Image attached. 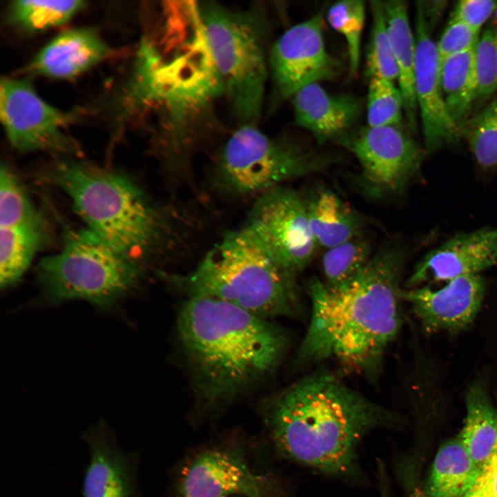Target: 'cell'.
Segmentation results:
<instances>
[{"label":"cell","instance_id":"f546056e","mask_svg":"<svg viewBox=\"0 0 497 497\" xmlns=\"http://www.w3.org/2000/svg\"><path fill=\"white\" fill-rule=\"evenodd\" d=\"M462 136L480 166H497V97L469 117L462 127Z\"/></svg>","mask_w":497,"mask_h":497},{"label":"cell","instance_id":"9c48e42d","mask_svg":"<svg viewBox=\"0 0 497 497\" xmlns=\"http://www.w3.org/2000/svg\"><path fill=\"white\" fill-rule=\"evenodd\" d=\"M361 167L364 191L374 197L403 192L419 171L424 150L401 126H362L337 139Z\"/></svg>","mask_w":497,"mask_h":497},{"label":"cell","instance_id":"8d00e7d4","mask_svg":"<svg viewBox=\"0 0 497 497\" xmlns=\"http://www.w3.org/2000/svg\"><path fill=\"white\" fill-rule=\"evenodd\" d=\"M424 17L431 30L440 19L447 6L446 1H419Z\"/></svg>","mask_w":497,"mask_h":497},{"label":"cell","instance_id":"74e56055","mask_svg":"<svg viewBox=\"0 0 497 497\" xmlns=\"http://www.w3.org/2000/svg\"><path fill=\"white\" fill-rule=\"evenodd\" d=\"M382 466L380 465L379 467V476L380 483V493L381 497H389L387 482L385 480V476L383 471Z\"/></svg>","mask_w":497,"mask_h":497},{"label":"cell","instance_id":"ac0fdd59","mask_svg":"<svg viewBox=\"0 0 497 497\" xmlns=\"http://www.w3.org/2000/svg\"><path fill=\"white\" fill-rule=\"evenodd\" d=\"M292 98L296 124L320 143L338 139L351 130L362 110L357 97L331 94L319 83L303 87Z\"/></svg>","mask_w":497,"mask_h":497},{"label":"cell","instance_id":"83f0119b","mask_svg":"<svg viewBox=\"0 0 497 497\" xmlns=\"http://www.w3.org/2000/svg\"><path fill=\"white\" fill-rule=\"evenodd\" d=\"M325 16L331 27L345 40L349 69L354 76L360 64L361 40L366 17L365 3L360 0L339 1L328 8Z\"/></svg>","mask_w":497,"mask_h":497},{"label":"cell","instance_id":"d590c367","mask_svg":"<svg viewBox=\"0 0 497 497\" xmlns=\"http://www.w3.org/2000/svg\"><path fill=\"white\" fill-rule=\"evenodd\" d=\"M462 497H497V444L475 482Z\"/></svg>","mask_w":497,"mask_h":497},{"label":"cell","instance_id":"1f68e13d","mask_svg":"<svg viewBox=\"0 0 497 497\" xmlns=\"http://www.w3.org/2000/svg\"><path fill=\"white\" fill-rule=\"evenodd\" d=\"M401 92L395 82L369 78L367 100V126H401L404 117Z\"/></svg>","mask_w":497,"mask_h":497},{"label":"cell","instance_id":"603a6c76","mask_svg":"<svg viewBox=\"0 0 497 497\" xmlns=\"http://www.w3.org/2000/svg\"><path fill=\"white\" fill-rule=\"evenodd\" d=\"M480 471L459 436L453 438L437 451L426 485V497H462Z\"/></svg>","mask_w":497,"mask_h":497},{"label":"cell","instance_id":"484cf974","mask_svg":"<svg viewBox=\"0 0 497 497\" xmlns=\"http://www.w3.org/2000/svg\"><path fill=\"white\" fill-rule=\"evenodd\" d=\"M373 255L371 244L362 234L327 250L322 257L325 284L340 286L354 278Z\"/></svg>","mask_w":497,"mask_h":497},{"label":"cell","instance_id":"4dcf8cb0","mask_svg":"<svg viewBox=\"0 0 497 497\" xmlns=\"http://www.w3.org/2000/svg\"><path fill=\"white\" fill-rule=\"evenodd\" d=\"M22 183L7 164L0 172V228L43 220Z\"/></svg>","mask_w":497,"mask_h":497},{"label":"cell","instance_id":"9a60e30c","mask_svg":"<svg viewBox=\"0 0 497 497\" xmlns=\"http://www.w3.org/2000/svg\"><path fill=\"white\" fill-rule=\"evenodd\" d=\"M485 289L480 274H469L451 280L437 290L423 286L402 291L401 298L411 304L426 331L455 333L475 319Z\"/></svg>","mask_w":497,"mask_h":497},{"label":"cell","instance_id":"3957f363","mask_svg":"<svg viewBox=\"0 0 497 497\" xmlns=\"http://www.w3.org/2000/svg\"><path fill=\"white\" fill-rule=\"evenodd\" d=\"M177 328L198 416L222 409L271 373L287 348L286 333L269 320L208 297L188 298Z\"/></svg>","mask_w":497,"mask_h":497},{"label":"cell","instance_id":"4316f807","mask_svg":"<svg viewBox=\"0 0 497 497\" xmlns=\"http://www.w3.org/2000/svg\"><path fill=\"white\" fill-rule=\"evenodd\" d=\"M84 6L79 0H19L12 3L9 17L21 28L38 31L64 24Z\"/></svg>","mask_w":497,"mask_h":497},{"label":"cell","instance_id":"e575fe53","mask_svg":"<svg viewBox=\"0 0 497 497\" xmlns=\"http://www.w3.org/2000/svg\"><path fill=\"white\" fill-rule=\"evenodd\" d=\"M497 10V1L492 0H462L458 2L451 19L465 23L476 32Z\"/></svg>","mask_w":497,"mask_h":497},{"label":"cell","instance_id":"836d02e7","mask_svg":"<svg viewBox=\"0 0 497 497\" xmlns=\"http://www.w3.org/2000/svg\"><path fill=\"white\" fill-rule=\"evenodd\" d=\"M479 38V32L458 20L451 19L436 43L440 63L451 56L474 48Z\"/></svg>","mask_w":497,"mask_h":497},{"label":"cell","instance_id":"5b68a950","mask_svg":"<svg viewBox=\"0 0 497 497\" xmlns=\"http://www.w3.org/2000/svg\"><path fill=\"white\" fill-rule=\"evenodd\" d=\"M46 179L70 199L86 228L139 262L161 235L157 211L129 178L105 168L76 162H60Z\"/></svg>","mask_w":497,"mask_h":497},{"label":"cell","instance_id":"e0dca14e","mask_svg":"<svg viewBox=\"0 0 497 497\" xmlns=\"http://www.w3.org/2000/svg\"><path fill=\"white\" fill-rule=\"evenodd\" d=\"M90 460L84 483V497H138L136 460L122 451L103 421L84 432Z\"/></svg>","mask_w":497,"mask_h":497},{"label":"cell","instance_id":"ba28073f","mask_svg":"<svg viewBox=\"0 0 497 497\" xmlns=\"http://www.w3.org/2000/svg\"><path fill=\"white\" fill-rule=\"evenodd\" d=\"M332 162L326 155L271 138L247 124L224 146L217 175L232 193L258 196L286 181L320 172Z\"/></svg>","mask_w":497,"mask_h":497},{"label":"cell","instance_id":"7c38bea8","mask_svg":"<svg viewBox=\"0 0 497 497\" xmlns=\"http://www.w3.org/2000/svg\"><path fill=\"white\" fill-rule=\"evenodd\" d=\"M0 117L10 142L20 151L74 148L64 132L68 117L41 99L27 81L1 79Z\"/></svg>","mask_w":497,"mask_h":497},{"label":"cell","instance_id":"d6a6232c","mask_svg":"<svg viewBox=\"0 0 497 497\" xmlns=\"http://www.w3.org/2000/svg\"><path fill=\"white\" fill-rule=\"evenodd\" d=\"M477 77L476 99L489 97L497 91V26L487 27L474 48Z\"/></svg>","mask_w":497,"mask_h":497},{"label":"cell","instance_id":"52a82bcc","mask_svg":"<svg viewBox=\"0 0 497 497\" xmlns=\"http://www.w3.org/2000/svg\"><path fill=\"white\" fill-rule=\"evenodd\" d=\"M198 9L224 92L240 117L252 119L261 110L267 77L260 12L231 10L214 2Z\"/></svg>","mask_w":497,"mask_h":497},{"label":"cell","instance_id":"d4e9b609","mask_svg":"<svg viewBox=\"0 0 497 497\" xmlns=\"http://www.w3.org/2000/svg\"><path fill=\"white\" fill-rule=\"evenodd\" d=\"M474 48L451 56L440 63L444 100L451 118L461 133L477 97Z\"/></svg>","mask_w":497,"mask_h":497},{"label":"cell","instance_id":"7402d4cb","mask_svg":"<svg viewBox=\"0 0 497 497\" xmlns=\"http://www.w3.org/2000/svg\"><path fill=\"white\" fill-rule=\"evenodd\" d=\"M466 416L458 436L473 462L480 470L497 444V410L485 381L479 379L466 396Z\"/></svg>","mask_w":497,"mask_h":497},{"label":"cell","instance_id":"5bb4252c","mask_svg":"<svg viewBox=\"0 0 497 497\" xmlns=\"http://www.w3.org/2000/svg\"><path fill=\"white\" fill-rule=\"evenodd\" d=\"M415 38V95L425 150L431 153L458 144L462 136L446 107L440 84V60L436 43L431 37V30L418 3Z\"/></svg>","mask_w":497,"mask_h":497},{"label":"cell","instance_id":"f1b7e54d","mask_svg":"<svg viewBox=\"0 0 497 497\" xmlns=\"http://www.w3.org/2000/svg\"><path fill=\"white\" fill-rule=\"evenodd\" d=\"M372 26L366 52L367 73L397 82L398 71L389 35L382 1H371Z\"/></svg>","mask_w":497,"mask_h":497},{"label":"cell","instance_id":"277c9868","mask_svg":"<svg viewBox=\"0 0 497 497\" xmlns=\"http://www.w3.org/2000/svg\"><path fill=\"white\" fill-rule=\"evenodd\" d=\"M188 298L217 299L269 320L295 314V277L246 228L227 232L186 275L174 276Z\"/></svg>","mask_w":497,"mask_h":497},{"label":"cell","instance_id":"cb8c5ba5","mask_svg":"<svg viewBox=\"0 0 497 497\" xmlns=\"http://www.w3.org/2000/svg\"><path fill=\"white\" fill-rule=\"evenodd\" d=\"M44 220L0 228V285L8 288L18 282L46 242Z\"/></svg>","mask_w":497,"mask_h":497},{"label":"cell","instance_id":"4fadbf2b","mask_svg":"<svg viewBox=\"0 0 497 497\" xmlns=\"http://www.w3.org/2000/svg\"><path fill=\"white\" fill-rule=\"evenodd\" d=\"M324 12L285 31L273 44L270 68L277 91L292 97L303 87L334 78L339 61L328 52L324 40Z\"/></svg>","mask_w":497,"mask_h":497},{"label":"cell","instance_id":"6da1fadb","mask_svg":"<svg viewBox=\"0 0 497 497\" xmlns=\"http://www.w3.org/2000/svg\"><path fill=\"white\" fill-rule=\"evenodd\" d=\"M271 440L285 458L325 475H360L359 444L371 431L396 418L326 372L309 376L273 397L264 407Z\"/></svg>","mask_w":497,"mask_h":497},{"label":"cell","instance_id":"7a4b0ae2","mask_svg":"<svg viewBox=\"0 0 497 497\" xmlns=\"http://www.w3.org/2000/svg\"><path fill=\"white\" fill-rule=\"evenodd\" d=\"M405 260L403 249L390 243L340 286L311 282V318L300 358L311 362L333 358L375 372L400 327V284Z\"/></svg>","mask_w":497,"mask_h":497},{"label":"cell","instance_id":"2e32d148","mask_svg":"<svg viewBox=\"0 0 497 497\" xmlns=\"http://www.w3.org/2000/svg\"><path fill=\"white\" fill-rule=\"evenodd\" d=\"M497 262V228L459 233L430 251L407 281L409 288L427 282L449 281L479 274Z\"/></svg>","mask_w":497,"mask_h":497},{"label":"cell","instance_id":"30bf717a","mask_svg":"<svg viewBox=\"0 0 497 497\" xmlns=\"http://www.w3.org/2000/svg\"><path fill=\"white\" fill-rule=\"evenodd\" d=\"M244 227L295 277L310 264L318 247L305 199L282 186L257 196Z\"/></svg>","mask_w":497,"mask_h":497},{"label":"cell","instance_id":"ffe728a7","mask_svg":"<svg viewBox=\"0 0 497 497\" xmlns=\"http://www.w3.org/2000/svg\"><path fill=\"white\" fill-rule=\"evenodd\" d=\"M387 29L398 71L404 114L413 133L418 130V110L414 88L416 38L409 22L407 8L402 1H382Z\"/></svg>","mask_w":497,"mask_h":497},{"label":"cell","instance_id":"d6986e66","mask_svg":"<svg viewBox=\"0 0 497 497\" xmlns=\"http://www.w3.org/2000/svg\"><path fill=\"white\" fill-rule=\"evenodd\" d=\"M110 55L105 42L90 29H75L57 36L28 66V72L48 77H74Z\"/></svg>","mask_w":497,"mask_h":497},{"label":"cell","instance_id":"8fae6325","mask_svg":"<svg viewBox=\"0 0 497 497\" xmlns=\"http://www.w3.org/2000/svg\"><path fill=\"white\" fill-rule=\"evenodd\" d=\"M271 482L250 465L239 447L204 449L182 467L175 497H274Z\"/></svg>","mask_w":497,"mask_h":497},{"label":"cell","instance_id":"44dd1931","mask_svg":"<svg viewBox=\"0 0 497 497\" xmlns=\"http://www.w3.org/2000/svg\"><path fill=\"white\" fill-rule=\"evenodd\" d=\"M305 202L318 246L327 250L362 234L358 214L331 190L318 191Z\"/></svg>","mask_w":497,"mask_h":497},{"label":"cell","instance_id":"8992f818","mask_svg":"<svg viewBox=\"0 0 497 497\" xmlns=\"http://www.w3.org/2000/svg\"><path fill=\"white\" fill-rule=\"evenodd\" d=\"M45 298L50 303L83 300L110 309L139 284L143 270L88 228L68 231L62 249L37 268Z\"/></svg>","mask_w":497,"mask_h":497}]
</instances>
